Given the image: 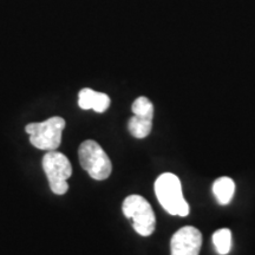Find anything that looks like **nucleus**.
I'll list each match as a JSON object with an SVG mask.
<instances>
[{"instance_id": "obj_10", "label": "nucleus", "mask_w": 255, "mask_h": 255, "mask_svg": "<svg viewBox=\"0 0 255 255\" xmlns=\"http://www.w3.org/2000/svg\"><path fill=\"white\" fill-rule=\"evenodd\" d=\"M213 244L220 255H227L232 247V232L228 228L216 231L213 235Z\"/></svg>"}, {"instance_id": "obj_6", "label": "nucleus", "mask_w": 255, "mask_h": 255, "mask_svg": "<svg viewBox=\"0 0 255 255\" xmlns=\"http://www.w3.org/2000/svg\"><path fill=\"white\" fill-rule=\"evenodd\" d=\"M202 245V234L199 229L187 226L171 238V255H199Z\"/></svg>"}, {"instance_id": "obj_3", "label": "nucleus", "mask_w": 255, "mask_h": 255, "mask_svg": "<svg viewBox=\"0 0 255 255\" xmlns=\"http://www.w3.org/2000/svg\"><path fill=\"white\" fill-rule=\"evenodd\" d=\"M78 156L82 168L87 170L94 180L103 181L110 176L113 164L109 156L97 142L91 139L83 142L79 146Z\"/></svg>"}, {"instance_id": "obj_1", "label": "nucleus", "mask_w": 255, "mask_h": 255, "mask_svg": "<svg viewBox=\"0 0 255 255\" xmlns=\"http://www.w3.org/2000/svg\"><path fill=\"white\" fill-rule=\"evenodd\" d=\"M155 194L158 202L169 214L187 216L189 205L183 197L181 181L176 175L164 173L159 175L155 182Z\"/></svg>"}, {"instance_id": "obj_4", "label": "nucleus", "mask_w": 255, "mask_h": 255, "mask_svg": "<svg viewBox=\"0 0 255 255\" xmlns=\"http://www.w3.org/2000/svg\"><path fill=\"white\" fill-rule=\"evenodd\" d=\"M122 210L142 237H149L155 231L156 218L150 203L141 195H130L124 200Z\"/></svg>"}, {"instance_id": "obj_8", "label": "nucleus", "mask_w": 255, "mask_h": 255, "mask_svg": "<svg viewBox=\"0 0 255 255\" xmlns=\"http://www.w3.org/2000/svg\"><path fill=\"white\" fill-rule=\"evenodd\" d=\"M213 193L220 205L225 206L231 202L235 193V183L231 177H220L213 184Z\"/></svg>"}, {"instance_id": "obj_7", "label": "nucleus", "mask_w": 255, "mask_h": 255, "mask_svg": "<svg viewBox=\"0 0 255 255\" xmlns=\"http://www.w3.org/2000/svg\"><path fill=\"white\" fill-rule=\"evenodd\" d=\"M78 105L83 110L92 109L96 113L102 114L110 107V98L103 92H97L92 89L85 88L79 91Z\"/></svg>"}, {"instance_id": "obj_11", "label": "nucleus", "mask_w": 255, "mask_h": 255, "mask_svg": "<svg viewBox=\"0 0 255 255\" xmlns=\"http://www.w3.org/2000/svg\"><path fill=\"white\" fill-rule=\"evenodd\" d=\"M131 110L136 116L145 117V119L152 120L154 117V105L146 97H138L132 103Z\"/></svg>"}, {"instance_id": "obj_9", "label": "nucleus", "mask_w": 255, "mask_h": 255, "mask_svg": "<svg viewBox=\"0 0 255 255\" xmlns=\"http://www.w3.org/2000/svg\"><path fill=\"white\" fill-rule=\"evenodd\" d=\"M129 131L136 138H144L150 133L152 128V120L133 115L128 123Z\"/></svg>"}, {"instance_id": "obj_5", "label": "nucleus", "mask_w": 255, "mask_h": 255, "mask_svg": "<svg viewBox=\"0 0 255 255\" xmlns=\"http://www.w3.org/2000/svg\"><path fill=\"white\" fill-rule=\"evenodd\" d=\"M43 169L49 180L51 190L57 195H64L69 189L66 181L72 175L69 158L57 150L47 151L43 157Z\"/></svg>"}, {"instance_id": "obj_2", "label": "nucleus", "mask_w": 255, "mask_h": 255, "mask_svg": "<svg viewBox=\"0 0 255 255\" xmlns=\"http://www.w3.org/2000/svg\"><path fill=\"white\" fill-rule=\"evenodd\" d=\"M65 120L55 116L40 123H30L25 131L30 135V142L37 149L46 151L57 150L62 142V133L65 129Z\"/></svg>"}]
</instances>
